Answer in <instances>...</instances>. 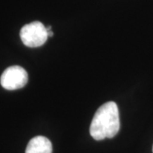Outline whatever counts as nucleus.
<instances>
[{"label": "nucleus", "mask_w": 153, "mask_h": 153, "mask_svg": "<svg viewBox=\"0 0 153 153\" xmlns=\"http://www.w3.org/2000/svg\"><path fill=\"white\" fill-rule=\"evenodd\" d=\"M152 151H153V148H152Z\"/></svg>", "instance_id": "obj_5"}, {"label": "nucleus", "mask_w": 153, "mask_h": 153, "mask_svg": "<svg viewBox=\"0 0 153 153\" xmlns=\"http://www.w3.org/2000/svg\"><path fill=\"white\" fill-rule=\"evenodd\" d=\"M120 128L119 111L117 104L109 101L103 104L94 116L90 125V134L96 140L113 138Z\"/></svg>", "instance_id": "obj_1"}, {"label": "nucleus", "mask_w": 153, "mask_h": 153, "mask_svg": "<svg viewBox=\"0 0 153 153\" xmlns=\"http://www.w3.org/2000/svg\"><path fill=\"white\" fill-rule=\"evenodd\" d=\"M28 82L27 71L20 66L8 67L0 77L2 87L7 90H16L23 88Z\"/></svg>", "instance_id": "obj_3"}, {"label": "nucleus", "mask_w": 153, "mask_h": 153, "mask_svg": "<svg viewBox=\"0 0 153 153\" xmlns=\"http://www.w3.org/2000/svg\"><path fill=\"white\" fill-rule=\"evenodd\" d=\"M52 144L48 138L36 136L27 144L26 153H52Z\"/></svg>", "instance_id": "obj_4"}, {"label": "nucleus", "mask_w": 153, "mask_h": 153, "mask_svg": "<svg viewBox=\"0 0 153 153\" xmlns=\"http://www.w3.org/2000/svg\"><path fill=\"white\" fill-rule=\"evenodd\" d=\"M20 36L22 43L30 48L42 46L49 38L47 27L40 22H33L21 29Z\"/></svg>", "instance_id": "obj_2"}]
</instances>
